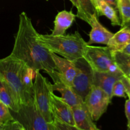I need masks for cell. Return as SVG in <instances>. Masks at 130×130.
Masks as SVG:
<instances>
[{
    "instance_id": "obj_33",
    "label": "cell",
    "mask_w": 130,
    "mask_h": 130,
    "mask_svg": "<svg viewBox=\"0 0 130 130\" xmlns=\"http://www.w3.org/2000/svg\"><path fill=\"white\" fill-rule=\"evenodd\" d=\"M19 130H27V129L20 124V126H19Z\"/></svg>"
},
{
    "instance_id": "obj_10",
    "label": "cell",
    "mask_w": 130,
    "mask_h": 130,
    "mask_svg": "<svg viewBox=\"0 0 130 130\" xmlns=\"http://www.w3.org/2000/svg\"><path fill=\"white\" fill-rule=\"evenodd\" d=\"M88 24L91 26V30L89 34L90 39L87 44L88 45L92 44H103L107 45L114 34L99 22L98 15H92L89 19Z\"/></svg>"
},
{
    "instance_id": "obj_1",
    "label": "cell",
    "mask_w": 130,
    "mask_h": 130,
    "mask_svg": "<svg viewBox=\"0 0 130 130\" xmlns=\"http://www.w3.org/2000/svg\"><path fill=\"white\" fill-rule=\"evenodd\" d=\"M38 34L30 18L26 13L22 12L11 55L35 71H45L52 78L56 71L55 65L50 52L38 41Z\"/></svg>"
},
{
    "instance_id": "obj_34",
    "label": "cell",
    "mask_w": 130,
    "mask_h": 130,
    "mask_svg": "<svg viewBox=\"0 0 130 130\" xmlns=\"http://www.w3.org/2000/svg\"><path fill=\"white\" fill-rule=\"evenodd\" d=\"M128 130H130V123H128Z\"/></svg>"
},
{
    "instance_id": "obj_15",
    "label": "cell",
    "mask_w": 130,
    "mask_h": 130,
    "mask_svg": "<svg viewBox=\"0 0 130 130\" xmlns=\"http://www.w3.org/2000/svg\"><path fill=\"white\" fill-rule=\"evenodd\" d=\"M123 76L114 74L109 72H102L93 71V85L104 90L111 99L112 90L114 84Z\"/></svg>"
},
{
    "instance_id": "obj_18",
    "label": "cell",
    "mask_w": 130,
    "mask_h": 130,
    "mask_svg": "<svg viewBox=\"0 0 130 130\" xmlns=\"http://www.w3.org/2000/svg\"><path fill=\"white\" fill-rule=\"evenodd\" d=\"M93 5L96 9L98 17L105 16L110 20L114 26L121 25L120 18L118 17V11L108 4L105 0H93Z\"/></svg>"
},
{
    "instance_id": "obj_17",
    "label": "cell",
    "mask_w": 130,
    "mask_h": 130,
    "mask_svg": "<svg viewBox=\"0 0 130 130\" xmlns=\"http://www.w3.org/2000/svg\"><path fill=\"white\" fill-rule=\"evenodd\" d=\"M36 71L25 65L23 71L22 83L25 99V105L34 102V82Z\"/></svg>"
},
{
    "instance_id": "obj_26",
    "label": "cell",
    "mask_w": 130,
    "mask_h": 130,
    "mask_svg": "<svg viewBox=\"0 0 130 130\" xmlns=\"http://www.w3.org/2000/svg\"><path fill=\"white\" fill-rule=\"evenodd\" d=\"M128 99H127L125 103V114L128 119V123H130V95H127Z\"/></svg>"
},
{
    "instance_id": "obj_28",
    "label": "cell",
    "mask_w": 130,
    "mask_h": 130,
    "mask_svg": "<svg viewBox=\"0 0 130 130\" xmlns=\"http://www.w3.org/2000/svg\"><path fill=\"white\" fill-rule=\"evenodd\" d=\"M19 126H20V124L15 120V121H14L12 124H11L10 126L4 128V129L6 130H19Z\"/></svg>"
},
{
    "instance_id": "obj_39",
    "label": "cell",
    "mask_w": 130,
    "mask_h": 130,
    "mask_svg": "<svg viewBox=\"0 0 130 130\" xmlns=\"http://www.w3.org/2000/svg\"><path fill=\"white\" fill-rule=\"evenodd\" d=\"M1 129H2V128H0V130H1Z\"/></svg>"
},
{
    "instance_id": "obj_23",
    "label": "cell",
    "mask_w": 130,
    "mask_h": 130,
    "mask_svg": "<svg viewBox=\"0 0 130 130\" xmlns=\"http://www.w3.org/2000/svg\"><path fill=\"white\" fill-rule=\"evenodd\" d=\"M118 12L123 27L130 20V0H118Z\"/></svg>"
},
{
    "instance_id": "obj_29",
    "label": "cell",
    "mask_w": 130,
    "mask_h": 130,
    "mask_svg": "<svg viewBox=\"0 0 130 130\" xmlns=\"http://www.w3.org/2000/svg\"><path fill=\"white\" fill-rule=\"evenodd\" d=\"M105 1L118 11V0H105Z\"/></svg>"
},
{
    "instance_id": "obj_35",
    "label": "cell",
    "mask_w": 130,
    "mask_h": 130,
    "mask_svg": "<svg viewBox=\"0 0 130 130\" xmlns=\"http://www.w3.org/2000/svg\"><path fill=\"white\" fill-rule=\"evenodd\" d=\"M128 79V78H127ZM128 81H129V83H130V79H128Z\"/></svg>"
},
{
    "instance_id": "obj_6",
    "label": "cell",
    "mask_w": 130,
    "mask_h": 130,
    "mask_svg": "<svg viewBox=\"0 0 130 130\" xmlns=\"http://www.w3.org/2000/svg\"><path fill=\"white\" fill-rule=\"evenodd\" d=\"M14 118L27 130H53V124L47 123L37 108L34 102L21 105Z\"/></svg>"
},
{
    "instance_id": "obj_21",
    "label": "cell",
    "mask_w": 130,
    "mask_h": 130,
    "mask_svg": "<svg viewBox=\"0 0 130 130\" xmlns=\"http://www.w3.org/2000/svg\"><path fill=\"white\" fill-rule=\"evenodd\" d=\"M78 1L80 10L77 11L76 16L81 20L88 23L89 19L92 15H97L95 6L91 0H78Z\"/></svg>"
},
{
    "instance_id": "obj_13",
    "label": "cell",
    "mask_w": 130,
    "mask_h": 130,
    "mask_svg": "<svg viewBox=\"0 0 130 130\" xmlns=\"http://www.w3.org/2000/svg\"><path fill=\"white\" fill-rule=\"evenodd\" d=\"M74 126L81 130H99L85 105L72 107Z\"/></svg>"
},
{
    "instance_id": "obj_11",
    "label": "cell",
    "mask_w": 130,
    "mask_h": 130,
    "mask_svg": "<svg viewBox=\"0 0 130 130\" xmlns=\"http://www.w3.org/2000/svg\"><path fill=\"white\" fill-rule=\"evenodd\" d=\"M52 109L53 119L74 126L72 107L54 93L52 94Z\"/></svg>"
},
{
    "instance_id": "obj_8",
    "label": "cell",
    "mask_w": 130,
    "mask_h": 130,
    "mask_svg": "<svg viewBox=\"0 0 130 130\" xmlns=\"http://www.w3.org/2000/svg\"><path fill=\"white\" fill-rule=\"evenodd\" d=\"M110 96L101 88L93 86L84 100V103L93 121L99 120L107 111L111 103Z\"/></svg>"
},
{
    "instance_id": "obj_3",
    "label": "cell",
    "mask_w": 130,
    "mask_h": 130,
    "mask_svg": "<svg viewBox=\"0 0 130 130\" xmlns=\"http://www.w3.org/2000/svg\"><path fill=\"white\" fill-rule=\"evenodd\" d=\"M25 65L24 62L11 54L0 59V78L12 93L17 104L20 107L26 104L22 83Z\"/></svg>"
},
{
    "instance_id": "obj_12",
    "label": "cell",
    "mask_w": 130,
    "mask_h": 130,
    "mask_svg": "<svg viewBox=\"0 0 130 130\" xmlns=\"http://www.w3.org/2000/svg\"><path fill=\"white\" fill-rule=\"evenodd\" d=\"M53 82V91H58L61 94V98L71 107L85 105L83 100L75 92L71 86L64 84L59 79Z\"/></svg>"
},
{
    "instance_id": "obj_16",
    "label": "cell",
    "mask_w": 130,
    "mask_h": 130,
    "mask_svg": "<svg viewBox=\"0 0 130 130\" xmlns=\"http://www.w3.org/2000/svg\"><path fill=\"white\" fill-rule=\"evenodd\" d=\"M129 44L130 30L126 26H123L119 31L113 34L107 46L111 52H122Z\"/></svg>"
},
{
    "instance_id": "obj_22",
    "label": "cell",
    "mask_w": 130,
    "mask_h": 130,
    "mask_svg": "<svg viewBox=\"0 0 130 130\" xmlns=\"http://www.w3.org/2000/svg\"><path fill=\"white\" fill-rule=\"evenodd\" d=\"M14 121L15 119L10 112V109L0 101V128L4 129Z\"/></svg>"
},
{
    "instance_id": "obj_4",
    "label": "cell",
    "mask_w": 130,
    "mask_h": 130,
    "mask_svg": "<svg viewBox=\"0 0 130 130\" xmlns=\"http://www.w3.org/2000/svg\"><path fill=\"white\" fill-rule=\"evenodd\" d=\"M53 85L36 71L34 82V102L46 121L53 124V119L52 109V97L53 93Z\"/></svg>"
},
{
    "instance_id": "obj_31",
    "label": "cell",
    "mask_w": 130,
    "mask_h": 130,
    "mask_svg": "<svg viewBox=\"0 0 130 130\" xmlns=\"http://www.w3.org/2000/svg\"><path fill=\"white\" fill-rule=\"evenodd\" d=\"M122 52L126 53V54L130 55V44H128V45L122 51Z\"/></svg>"
},
{
    "instance_id": "obj_9",
    "label": "cell",
    "mask_w": 130,
    "mask_h": 130,
    "mask_svg": "<svg viewBox=\"0 0 130 130\" xmlns=\"http://www.w3.org/2000/svg\"><path fill=\"white\" fill-rule=\"evenodd\" d=\"M50 53L55 65L58 78L66 85L72 86L74 78L76 74V67L74 62L52 52Z\"/></svg>"
},
{
    "instance_id": "obj_20",
    "label": "cell",
    "mask_w": 130,
    "mask_h": 130,
    "mask_svg": "<svg viewBox=\"0 0 130 130\" xmlns=\"http://www.w3.org/2000/svg\"><path fill=\"white\" fill-rule=\"evenodd\" d=\"M112 54L123 76L130 79V55L122 52H112Z\"/></svg>"
},
{
    "instance_id": "obj_19",
    "label": "cell",
    "mask_w": 130,
    "mask_h": 130,
    "mask_svg": "<svg viewBox=\"0 0 130 130\" xmlns=\"http://www.w3.org/2000/svg\"><path fill=\"white\" fill-rule=\"evenodd\" d=\"M0 101L8 107L13 112H17L20 107L15 101L12 93L3 81L0 78Z\"/></svg>"
},
{
    "instance_id": "obj_36",
    "label": "cell",
    "mask_w": 130,
    "mask_h": 130,
    "mask_svg": "<svg viewBox=\"0 0 130 130\" xmlns=\"http://www.w3.org/2000/svg\"><path fill=\"white\" fill-rule=\"evenodd\" d=\"M53 130H57V129H56V128H55V127H54V128H53Z\"/></svg>"
},
{
    "instance_id": "obj_27",
    "label": "cell",
    "mask_w": 130,
    "mask_h": 130,
    "mask_svg": "<svg viewBox=\"0 0 130 130\" xmlns=\"http://www.w3.org/2000/svg\"><path fill=\"white\" fill-rule=\"evenodd\" d=\"M121 79L123 81V83H124V86L126 88V94L127 95H130V83L128 81V79L126 77H124V76L121 77Z\"/></svg>"
},
{
    "instance_id": "obj_40",
    "label": "cell",
    "mask_w": 130,
    "mask_h": 130,
    "mask_svg": "<svg viewBox=\"0 0 130 130\" xmlns=\"http://www.w3.org/2000/svg\"><path fill=\"white\" fill-rule=\"evenodd\" d=\"M46 1H48V0H46Z\"/></svg>"
},
{
    "instance_id": "obj_38",
    "label": "cell",
    "mask_w": 130,
    "mask_h": 130,
    "mask_svg": "<svg viewBox=\"0 0 130 130\" xmlns=\"http://www.w3.org/2000/svg\"><path fill=\"white\" fill-rule=\"evenodd\" d=\"M1 130H6V129H1Z\"/></svg>"
},
{
    "instance_id": "obj_5",
    "label": "cell",
    "mask_w": 130,
    "mask_h": 130,
    "mask_svg": "<svg viewBox=\"0 0 130 130\" xmlns=\"http://www.w3.org/2000/svg\"><path fill=\"white\" fill-rule=\"evenodd\" d=\"M83 58L93 71L123 76L114 61L112 52L107 46H95L88 44Z\"/></svg>"
},
{
    "instance_id": "obj_32",
    "label": "cell",
    "mask_w": 130,
    "mask_h": 130,
    "mask_svg": "<svg viewBox=\"0 0 130 130\" xmlns=\"http://www.w3.org/2000/svg\"><path fill=\"white\" fill-rule=\"evenodd\" d=\"M123 26H126L127 27H128V29H129V30H130V20H129V21H128V22L126 23V24H124V25H123Z\"/></svg>"
},
{
    "instance_id": "obj_24",
    "label": "cell",
    "mask_w": 130,
    "mask_h": 130,
    "mask_svg": "<svg viewBox=\"0 0 130 130\" xmlns=\"http://www.w3.org/2000/svg\"><path fill=\"white\" fill-rule=\"evenodd\" d=\"M112 96L121 98H126L127 94L126 91V88L122 81L121 78L117 80L114 84L112 90Z\"/></svg>"
},
{
    "instance_id": "obj_25",
    "label": "cell",
    "mask_w": 130,
    "mask_h": 130,
    "mask_svg": "<svg viewBox=\"0 0 130 130\" xmlns=\"http://www.w3.org/2000/svg\"><path fill=\"white\" fill-rule=\"evenodd\" d=\"M53 124L55 128L57 130H81L77 128L75 126L63 123V122H61L55 119H54Z\"/></svg>"
},
{
    "instance_id": "obj_14",
    "label": "cell",
    "mask_w": 130,
    "mask_h": 130,
    "mask_svg": "<svg viewBox=\"0 0 130 130\" xmlns=\"http://www.w3.org/2000/svg\"><path fill=\"white\" fill-rule=\"evenodd\" d=\"M76 17L72 10L59 11L55 19L54 27L51 35L60 36L65 34L66 30L72 26Z\"/></svg>"
},
{
    "instance_id": "obj_7",
    "label": "cell",
    "mask_w": 130,
    "mask_h": 130,
    "mask_svg": "<svg viewBox=\"0 0 130 130\" xmlns=\"http://www.w3.org/2000/svg\"><path fill=\"white\" fill-rule=\"evenodd\" d=\"M74 62L76 67V74L71 87L84 101L93 86V71L84 58Z\"/></svg>"
},
{
    "instance_id": "obj_2",
    "label": "cell",
    "mask_w": 130,
    "mask_h": 130,
    "mask_svg": "<svg viewBox=\"0 0 130 130\" xmlns=\"http://www.w3.org/2000/svg\"><path fill=\"white\" fill-rule=\"evenodd\" d=\"M39 43L50 52L72 62L84 57L88 44L78 31L67 35L52 36L38 33Z\"/></svg>"
},
{
    "instance_id": "obj_30",
    "label": "cell",
    "mask_w": 130,
    "mask_h": 130,
    "mask_svg": "<svg viewBox=\"0 0 130 130\" xmlns=\"http://www.w3.org/2000/svg\"><path fill=\"white\" fill-rule=\"evenodd\" d=\"M71 3H72V5L75 6V7L77 8V11H79L80 10V6H79V3L78 0H69Z\"/></svg>"
},
{
    "instance_id": "obj_37",
    "label": "cell",
    "mask_w": 130,
    "mask_h": 130,
    "mask_svg": "<svg viewBox=\"0 0 130 130\" xmlns=\"http://www.w3.org/2000/svg\"><path fill=\"white\" fill-rule=\"evenodd\" d=\"M91 1H92V2H93V0H91Z\"/></svg>"
}]
</instances>
